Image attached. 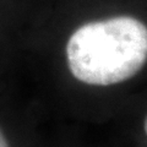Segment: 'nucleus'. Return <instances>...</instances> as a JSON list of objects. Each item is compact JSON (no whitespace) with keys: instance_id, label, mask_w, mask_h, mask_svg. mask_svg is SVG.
I'll return each instance as SVG.
<instances>
[{"instance_id":"nucleus-1","label":"nucleus","mask_w":147,"mask_h":147,"mask_svg":"<svg viewBox=\"0 0 147 147\" xmlns=\"http://www.w3.org/2000/svg\"><path fill=\"white\" fill-rule=\"evenodd\" d=\"M66 60L71 75L85 85L125 82L147 63V25L131 13L86 21L69 37Z\"/></svg>"},{"instance_id":"nucleus-2","label":"nucleus","mask_w":147,"mask_h":147,"mask_svg":"<svg viewBox=\"0 0 147 147\" xmlns=\"http://www.w3.org/2000/svg\"><path fill=\"white\" fill-rule=\"evenodd\" d=\"M0 147H10V145H9V142H7L6 136L4 135V132L1 130V127H0Z\"/></svg>"},{"instance_id":"nucleus-3","label":"nucleus","mask_w":147,"mask_h":147,"mask_svg":"<svg viewBox=\"0 0 147 147\" xmlns=\"http://www.w3.org/2000/svg\"><path fill=\"white\" fill-rule=\"evenodd\" d=\"M144 130H145V134H146V136H147V117H146L145 123H144Z\"/></svg>"}]
</instances>
